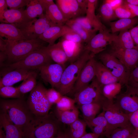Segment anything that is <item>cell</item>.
<instances>
[{
	"instance_id": "obj_56",
	"label": "cell",
	"mask_w": 138,
	"mask_h": 138,
	"mask_svg": "<svg viewBox=\"0 0 138 138\" xmlns=\"http://www.w3.org/2000/svg\"><path fill=\"white\" fill-rule=\"evenodd\" d=\"M6 45L3 38L0 36V50L1 52H5L6 50Z\"/></svg>"
},
{
	"instance_id": "obj_42",
	"label": "cell",
	"mask_w": 138,
	"mask_h": 138,
	"mask_svg": "<svg viewBox=\"0 0 138 138\" xmlns=\"http://www.w3.org/2000/svg\"><path fill=\"white\" fill-rule=\"evenodd\" d=\"M127 86L138 90V65L131 72Z\"/></svg>"
},
{
	"instance_id": "obj_62",
	"label": "cell",
	"mask_w": 138,
	"mask_h": 138,
	"mask_svg": "<svg viewBox=\"0 0 138 138\" xmlns=\"http://www.w3.org/2000/svg\"><path fill=\"white\" fill-rule=\"evenodd\" d=\"M65 138H71L68 132H66Z\"/></svg>"
},
{
	"instance_id": "obj_9",
	"label": "cell",
	"mask_w": 138,
	"mask_h": 138,
	"mask_svg": "<svg viewBox=\"0 0 138 138\" xmlns=\"http://www.w3.org/2000/svg\"><path fill=\"white\" fill-rule=\"evenodd\" d=\"M98 58L100 62L118 79L119 82L122 85L126 86L130 72L126 67L109 52H101Z\"/></svg>"
},
{
	"instance_id": "obj_48",
	"label": "cell",
	"mask_w": 138,
	"mask_h": 138,
	"mask_svg": "<svg viewBox=\"0 0 138 138\" xmlns=\"http://www.w3.org/2000/svg\"><path fill=\"white\" fill-rule=\"evenodd\" d=\"M129 31L135 46L138 48V25Z\"/></svg>"
},
{
	"instance_id": "obj_45",
	"label": "cell",
	"mask_w": 138,
	"mask_h": 138,
	"mask_svg": "<svg viewBox=\"0 0 138 138\" xmlns=\"http://www.w3.org/2000/svg\"><path fill=\"white\" fill-rule=\"evenodd\" d=\"M62 38L68 41L78 44H84L81 37L73 30L65 34Z\"/></svg>"
},
{
	"instance_id": "obj_27",
	"label": "cell",
	"mask_w": 138,
	"mask_h": 138,
	"mask_svg": "<svg viewBox=\"0 0 138 138\" xmlns=\"http://www.w3.org/2000/svg\"><path fill=\"white\" fill-rule=\"evenodd\" d=\"M65 25L78 34L82 38L84 43H87L96 34V29L87 30L76 22L73 19L67 20Z\"/></svg>"
},
{
	"instance_id": "obj_2",
	"label": "cell",
	"mask_w": 138,
	"mask_h": 138,
	"mask_svg": "<svg viewBox=\"0 0 138 138\" xmlns=\"http://www.w3.org/2000/svg\"><path fill=\"white\" fill-rule=\"evenodd\" d=\"M95 56L89 51L84 50L77 60L65 68L57 90L62 96L72 92L84 66L89 60Z\"/></svg>"
},
{
	"instance_id": "obj_21",
	"label": "cell",
	"mask_w": 138,
	"mask_h": 138,
	"mask_svg": "<svg viewBox=\"0 0 138 138\" xmlns=\"http://www.w3.org/2000/svg\"><path fill=\"white\" fill-rule=\"evenodd\" d=\"M61 42L70 64L77 60L84 50V44H78L66 40L62 37Z\"/></svg>"
},
{
	"instance_id": "obj_59",
	"label": "cell",
	"mask_w": 138,
	"mask_h": 138,
	"mask_svg": "<svg viewBox=\"0 0 138 138\" xmlns=\"http://www.w3.org/2000/svg\"><path fill=\"white\" fill-rule=\"evenodd\" d=\"M0 138H5L3 131L0 128Z\"/></svg>"
},
{
	"instance_id": "obj_57",
	"label": "cell",
	"mask_w": 138,
	"mask_h": 138,
	"mask_svg": "<svg viewBox=\"0 0 138 138\" xmlns=\"http://www.w3.org/2000/svg\"><path fill=\"white\" fill-rule=\"evenodd\" d=\"M124 2L132 5L138 6V0H124Z\"/></svg>"
},
{
	"instance_id": "obj_53",
	"label": "cell",
	"mask_w": 138,
	"mask_h": 138,
	"mask_svg": "<svg viewBox=\"0 0 138 138\" xmlns=\"http://www.w3.org/2000/svg\"><path fill=\"white\" fill-rule=\"evenodd\" d=\"M8 56L5 52H0V65L1 67H4L5 64L4 62L7 60Z\"/></svg>"
},
{
	"instance_id": "obj_6",
	"label": "cell",
	"mask_w": 138,
	"mask_h": 138,
	"mask_svg": "<svg viewBox=\"0 0 138 138\" xmlns=\"http://www.w3.org/2000/svg\"><path fill=\"white\" fill-rule=\"evenodd\" d=\"M47 90L44 86L39 83L30 92L27 102L31 112L35 117H43L49 114L52 105L48 99Z\"/></svg>"
},
{
	"instance_id": "obj_23",
	"label": "cell",
	"mask_w": 138,
	"mask_h": 138,
	"mask_svg": "<svg viewBox=\"0 0 138 138\" xmlns=\"http://www.w3.org/2000/svg\"><path fill=\"white\" fill-rule=\"evenodd\" d=\"M0 34L8 41L27 40L21 30L14 24L3 23L0 24Z\"/></svg>"
},
{
	"instance_id": "obj_39",
	"label": "cell",
	"mask_w": 138,
	"mask_h": 138,
	"mask_svg": "<svg viewBox=\"0 0 138 138\" xmlns=\"http://www.w3.org/2000/svg\"><path fill=\"white\" fill-rule=\"evenodd\" d=\"M75 100L69 97L62 96L59 101L56 104V108L62 110L73 109L75 107Z\"/></svg>"
},
{
	"instance_id": "obj_15",
	"label": "cell",
	"mask_w": 138,
	"mask_h": 138,
	"mask_svg": "<svg viewBox=\"0 0 138 138\" xmlns=\"http://www.w3.org/2000/svg\"><path fill=\"white\" fill-rule=\"evenodd\" d=\"M95 56L89 60L82 68L71 92L74 94L88 85L95 77L96 60Z\"/></svg>"
},
{
	"instance_id": "obj_43",
	"label": "cell",
	"mask_w": 138,
	"mask_h": 138,
	"mask_svg": "<svg viewBox=\"0 0 138 138\" xmlns=\"http://www.w3.org/2000/svg\"><path fill=\"white\" fill-rule=\"evenodd\" d=\"M47 96L49 101L52 105L56 104L62 96L59 91L53 88L47 89Z\"/></svg>"
},
{
	"instance_id": "obj_38",
	"label": "cell",
	"mask_w": 138,
	"mask_h": 138,
	"mask_svg": "<svg viewBox=\"0 0 138 138\" xmlns=\"http://www.w3.org/2000/svg\"><path fill=\"white\" fill-rule=\"evenodd\" d=\"M0 96L5 98L17 99L22 98L18 88L12 86H6L0 87Z\"/></svg>"
},
{
	"instance_id": "obj_44",
	"label": "cell",
	"mask_w": 138,
	"mask_h": 138,
	"mask_svg": "<svg viewBox=\"0 0 138 138\" xmlns=\"http://www.w3.org/2000/svg\"><path fill=\"white\" fill-rule=\"evenodd\" d=\"M8 6L10 9H18L27 6L30 0H6Z\"/></svg>"
},
{
	"instance_id": "obj_4",
	"label": "cell",
	"mask_w": 138,
	"mask_h": 138,
	"mask_svg": "<svg viewBox=\"0 0 138 138\" xmlns=\"http://www.w3.org/2000/svg\"><path fill=\"white\" fill-rule=\"evenodd\" d=\"M56 117L49 114L45 116L35 117L32 122L29 138H54L61 131Z\"/></svg>"
},
{
	"instance_id": "obj_24",
	"label": "cell",
	"mask_w": 138,
	"mask_h": 138,
	"mask_svg": "<svg viewBox=\"0 0 138 138\" xmlns=\"http://www.w3.org/2000/svg\"><path fill=\"white\" fill-rule=\"evenodd\" d=\"M43 49L56 63L64 64L68 61L67 56L60 41L52 45L44 47Z\"/></svg>"
},
{
	"instance_id": "obj_37",
	"label": "cell",
	"mask_w": 138,
	"mask_h": 138,
	"mask_svg": "<svg viewBox=\"0 0 138 138\" xmlns=\"http://www.w3.org/2000/svg\"><path fill=\"white\" fill-rule=\"evenodd\" d=\"M99 12L101 16L104 21H109L117 18L114 10L105 0L100 7Z\"/></svg>"
},
{
	"instance_id": "obj_13",
	"label": "cell",
	"mask_w": 138,
	"mask_h": 138,
	"mask_svg": "<svg viewBox=\"0 0 138 138\" xmlns=\"http://www.w3.org/2000/svg\"><path fill=\"white\" fill-rule=\"evenodd\" d=\"M65 68L64 64L50 63L43 66L39 70L42 78L57 90Z\"/></svg>"
},
{
	"instance_id": "obj_60",
	"label": "cell",
	"mask_w": 138,
	"mask_h": 138,
	"mask_svg": "<svg viewBox=\"0 0 138 138\" xmlns=\"http://www.w3.org/2000/svg\"><path fill=\"white\" fill-rule=\"evenodd\" d=\"M132 133L135 135L136 138H138V130L134 129Z\"/></svg>"
},
{
	"instance_id": "obj_14",
	"label": "cell",
	"mask_w": 138,
	"mask_h": 138,
	"mask_svg": "<svg viewBox=\"0 0 138 138\" xmlns=\"http://www.w3.org/2000/svg\"><path fill=\"white\" fill-rule=\"evenodd\" d=\"M131 72L138 65V48L124 49L112 45L109 52Z\"/></svg>"
},
{
	"instance_id": "obj_54",
	"label": "cell",
	"mask_w": 138,
	"mask_h": 138,
	"mask_svg": "<svg viewBox=\"0 0 138 138\" xmlns=\"http://www.w3.org/2000/svg\"><path fill=\"white\" fill-rule=\"evenodd\" d=\"M39 1L43 5L45 10L50 5L54 3L53 0H39Z\"/></svg>"
},
{
	"instance_id": "obj_32",
	"label": "cell",
	"mask_w": 138,
	"mask_h": 138,
	"mask_svg": "<svg viewBox=\"0 0 138 138\" xmlns=\"http://www.w3.org/2000/svg\"><path fill=\"white\" fill-rule=\"evenodd\" d=\"M45 9L39 0H30L25 11L30 19L33 20L44 14Z\"/></svg>"
},
{
	"instance_id": "obj_25",
	"label": "cell",
	"mask_w": 138,
	"mask_h": 138,
	"mask_svg": "<svg viewBox=\"0 0 138 138\" xmlns=\"http://www.w3.org/2000/svg\"><path fill=\"white\" fill-rule=\"evenodd\" d=\"M96 77L102 85L119 82L118 79L114 76L102 63L97 61L96 63Z\"/></svg>"
},
{
	"instance_id": "obj_7",
	"label": "cell",
	"mask_w": 138,
	"mask_h": 138,
	"mask_svg": "<svg viewBox=\"0 0 138 138\" xmlns=\"http://www.w3.org/2000/svg\"><path fill=\"white\" fill-rule=\"evenodd\" d=\"M102 112L108 123L113 130L131 125L128 115L124 113L113 100L106 99L101 104Z\"/></svg>"
},
{
	"instance_id": "obj_20",
	"label": "cell",
	"mask_w": 138,
	"mask_h": 138,
	"mask_svg": "<svg viewBox=\"0 0 138 138\" xmlns=\"http://www.w3.org/2000/svg\"><path fill=\"white\" fill-rule=\"evenodd\" d=\"M0 128L3 131L5 138H25L21 130L9 119L6 114L1 110Z\"/></svg>"
},
{
	"instance_id": "obj_8",
	"label": "cell",
	"mask_w": 138,
	"mask_h": 138,
	"mask_svg": "<svg viewBox=\"0 0 138 138\" xmlns=\"http://www.w3.org/2000/svg\"><path fill=\"white\" fill-rule=\"evenodd\" d=\"M102 86L95 77L88 85L74 94L76 103L79 106L91 103L101 105L106 99L102 93Z\"/></svg>"
},
{
	"instance_id": "obj_30",
	"label": "cell",
	"mask_w": 138,
	"mask_h": 138,
	"mask_svg": "<svg viewBox=\"0 0 138 138\" xmlns=\"http://www.w3.org/2000/svg\"><path fill=\"white\" fill-rule=\"evenodd\" d=\"M45 12V15L53 24L60 25H65L67 21L57 6L54 3L48 6Z\"/></svg>"
},
{
	"instance_id": "obj_16",
	"label": "cell",
	"mask_w": 138,
	"mask_h": 138,
	"mask_svg": "<svg viewBox=\"0 0 138 138\" xmlns=\"http://www.w3.org/2000/svg\"><path fill=\"white\" fill-rule=\"evenodd\" d=\"M33 20L28 17L25 10L22 8L18 9H8L4 13L0 21L3 23L14 24L20 29Z\"/></svg>"
},
{
	"instance_id": "obj_28",
	"label": "cell",
	"mask_w": 138,
	"mask_h": 138,
	"mask_svg": "<svg viewBox=\"0 0 138 138\" xmlns=\"http://www.w3.org/2000/svg\"><path fill=\"white\" fill-rule=\"evenodd\" d=\"M112 45L124 49L138 48L134 43L129 31L127 30L120 32L116 35L111 44Z\"/></svg>"
},
{
	"instance_id": "obj_41",
	"label": "cell",
	"mask_w": 138,
	"mask_h": 138,
	"mask_svg": "<svg viewBox=\"0 0 138 138\" xmlns=\"http://www.w3.org/2000/svg\"><path fill=\"white\" fill-rule=\"evenodd\" d=\"M114 12L116 17L120 19L132 18L135 17L130 9L123 4L115 9Z\"/></svg>"
},
{
	"instance_id": "obj_17",
	"label": "cell",
	"mask_w": 138,
	"mask_h": 138,
	"mask_svg": "<svg viewBox=\"0 0 138 138\" xmlns=\"http://www.w3.org/2000/svg\"><path fill=\"white\" fill-rule=\"evenodd\" d=\"M56 4L67 21L86 14L80 8L77 0H56Z\"/></svg>"
},
{
	"instance_id": "obj_3",
	"label": "cell",
	"mask_w": 138,
	"mask_h": 138,
	"mask_svg": "<svg viewBox=\"0 0 138 138\" xmlns=\"http://www.w3.org/2000/svg\"><path fill=\"white\" fill-rule=\"evenodd\" d=\"M6 45L7 64L13 63L23 59L32 53L42 49L46 42L38 38L35 39L8 41L3 38Z\"/></svg>"
},
{
	"instance_id": "obj_22",
	"label": "cell",
	"mask_w": 138,
	"mask_h": 138,
	"mask_svg": "<svg viewBox=\"0 0 138 138\" xmlns=\"http://www.w3.org/2000/svg\"><path fill=\"white\" fill-rule=\"evenodd\" d=\"M32 71L18 68L6 73L0 79V87L6 86H12L17 83L23 80Z\"/></svg>"
},
{
	"instance_id": "obj_61",
	"label": "cell",
	"mask_w": 138,
	"mask_h": 138,
	"mask_svg": "<svg viewBox=\"0 0 138 138\" xmlns=\"http://www.w3.org/2000/svg\"><path fill=\"white\" fill-rule=\"evenodd\" d=\"M128 138H136L135 135L132 133Z\"/></svg>"
},
{
	"instance_id": "obj_46",
	"label": "cell",
	"mask_w": 138,
	"mask_h": 138,
	"mask_svg": "<svg viewBox=\"0 0 138 138\" xmlns=\"http://www.w3.org/2000/svg\"><path fill=\"white\" fill-rule=\"evenodd\" d=\"M84 28L89 30L94 29L86 16L79 17L73 19Z\"/></svg>"
},
{
	"instance_id": "obj_34",
	"label": "cell",
	"mask_w": 138,
	"mask_h": 138,
	"mask_svg": "<svg viewBox=\"0 0 138 138\" xmlns=\"http://www.w3.org/2000/svg\"><path fill=\"white\" fill-rule=\"evenodd\" d=\"M36 71V70H34L31 72L17 87L22 96L24 94L31 92L37 85L36 78L37 73Z\"/></svg>"
},
{
	"instance_id": "obj_50",
	"label": "cell",
	"mask_w": 138,
	"mask_h": 138,
	"mask_svg": "<svg viewBox=\"0 0 138 138\" xmlns=\"http://www.w3.org/2000/svg\"><path fill=\"white\" fill-rule=\"evenodd\" d=\"M6 0H0V19L2 17L4 13L8 9Z\"/></svg>"
},
{
	"instance_id": "obj_51",
	"label": "cell",
	"mask_w": 138,
	"mask_h": 138,
	"mask_svg": "<svg viewBox=\"0 0 138 138\" xmlns=\"http://www.w3.org/2000/svg\"><path fill=\"white\" fill-rule=\"evenodd\" d=\"M123 4L130 9L135 17L138 16V6L133 5L126 3L124 2V0Z\"/></svg>"
},
{
	"instance_id": "obj_40",
	"label": "cell",
	"mask_w": 138,
	"mask_h": 138,
	"mask_svg": "<svg viewBox=\"0 0 138 138\" xmlns=\"http://www.w3.org/2000/svg\"><path fill=\"white\" fill-rule=\"evenodd\" d=\"M134 129L132 125L116 128L113 130L108 138H128Z\"/></svg>"
},
{
	"instance_id": "obj_10",
	"label": "cell",
	"mask_w": 138,
	"mask_h": 138,
	"mask_svg": "<svg viewBox=\"0 0 138 138\" xmlns=\"http://www.w3.org/2000/svg\"><path fill=\"white\" fill-rule=\"evenodd\" d=\"M33 19L20 29L27 40L35 39L51 26L56 25L45 14Z\"/></svg>"
},
{
	"instance_id": "obj_31",
	"label": "cell",
	"mask_w": 138,
	"mask_h": 138,
	"mask_svg": "<svg viewBox=\"0 0 138 138\" xmlns=\"http://www.w3.org/2000/svg\"><path fill=\"white\" fill-rule=\"evenodd\" d=\"M138 23V18L120 19L116 21L109 22L111 32L113 33L117 32L127 30Z\"/></svg>"
},
{
	"instance_id": "obj_12",
	"label": "cell",
	"mask_w": 138,
	"mask_h": 138,
	"mask_svg": "<svg viewBox=\"0 0 138 138\" xmlns=\"http://www.w3.org/2000/svg\"><path fill=\"white\" fill-rule=\"evenodd\" d=\"M116 36L110 34L106 28L95 35L84 45V50L89 51L95 55L103 51L107 45L111 44Z\"/></svg>"
},
{
	"instance_id": "obj_18",
	"label": "cell",
	"mask_w": 138,
	"mask_h": 138,
	"mask_svg": "<svg viewBox=\"0 0 138 138\" xmlns=\"http://www.w3.org/2000/svg\"><path fill=\"white\" fill-rule=\"evenodd\" d=\"M86 122L93 133L100 136H105L108 138L114 130L108 123L102 112L93 120Z\"/></svg>"
},
{
	"instance_id": "obj_11",
	"label": "cell",
	"mask_w": 138,
	"mask_h": 138,
	"mask_svg": "<svg viewBox=\"0 0 138 138\" xmlns=\"http://www.w3.org/2000/svg\"><path fill=\"white\" fill-rule=\"evenodd\" d=\"M126 87V90L120 93L113 101L124 113L128 115L138 109V90Z\"/></svg>"
},
{
	"instance_id": "obj_52",
	"label": "cell",
	"mask_w": 138,
	"mask_h": 138,
	"mask_svg": "<svg viewBox=\"0 0 138 138\" xmlns=\"http://www.w3.org/2000/svg\"><path fill=\"white\" fill-rule=\"evenodd\" d=\"M80 9L86 14L88 6V0H77Z\"/></svg>"
},
{
	"instance_id": "obj_35",
	"label": "cell",
	"mask_w": 138,
	"mask_h": 138,
	"mask_svg": "<svg viewBox=\"0 0 138 138\" xmlns=\"http://www.w3.org/2000/svg\"><path fill=\"white\" fill-rule=\"evenodd\" d=\"M70 125L68 133L71 138H80L86 133L87 124L84 120L78 118Z\"/></svg>"
},
{
	"instance_id": "obj_19",
	"label": "cell",
	"mask_w": 138,
	"mask_h": 138,
	"mask_svg": "<svg viewBox=\"0 0 138 138\" xmlns=\"http://www.w3.org/2000/svg\"><path fill=\"white\" fill-rule=\"evenodd\" d=\"M73 30L65 25H56L51 26L41 34L39 38L47 43L48 45L54 44L55 41L59 38Z\"/></svg>"
},
{
	"instance_id": "obj_47",
	"label": "cell",
	"mask_w": 138,
	"mask_h": 138,
	"mask_svg": "<svg viewBox=\"0 0 138 138\" xmlns=\"http://www.w3.org/2000/svg\"><path fill=\"white\" fill-rule=\"evenodd\" d=\"M128 115L131 125L135 129L138 130V109Z\"/></svg>"
},
{
	"instance_id": "obj_33",
	"label": "cell",
	"mask_w": 138,
	"mask_h": 138,
	"mask_svg": "<svg viewBox=\"0 0 138 138\" xmlns=\"http://www.w3.org/2000/svg\"><path fill=\"white\" fill-rule=\"evenodd\" d=\"M79 106L85 122L91 121L95 118L102 108L101 104L98 103L86 104Z\"/></svg>"
},
{
	"instance_id": "obj_36",
	"label": "cell",
	"mask_w": 138,
	"mask_h": 138,
	"mask_svg": "<svg viewBox=\"0 0 138 138\" xmlns=\"http://www.w3.org/2000/svg\"><path fill=\"white\" fill-rule=\"evenodd\" d=\"M122 86L119 82L102 85V94L107 99L113 100L120 93Z\"/></svg>"
},
{
	"instance_id": "obj_55",
	"label": "cell",
	"mask_w": 138,
	"mask_h": 138,
	"mask_svg": "<svg viewBox=\"0 0 138 138\" xmlns=\"http://www.w3.org/2000/svg\"><path fill=\"white\" fill-rule=\"evenodd\" d=\"M100 136L93 133H86L80 138H99Z\"/></svg>"
},
{
	"instance_id": "obj_5",
	"label": "cell",
	"mask_w": 138,
	"mask_h": 138,
	"mask_svg": "<svg viewBox=\"0 0 138 138\" xmlns=\"http://www.w3.org/2000/svg\"><path fill=\"white\" fill-rule=\"evenodd\" d=\"M43 48L32 53L18 62L5 64L1 74L3 75L10 71L18 68L32 71L39 70L43 66L52 63V60Z\"/></svg>"
},
{
	"instance_id": "obj_29",
	"label": "cell",
	"mask_w": 138,
	"mask_h": 138,
	"mask_svg": "<svg viewBox=\"0 0 138 138\" xmlns=\"http://www.w3.org/2000/svg\"><path fill=\"white\" fill-rule=\"evenodd\" d=\"M55 114L59 122L69 125L79 118V111L76 107L65 110H61L56 108Z\"/></svg>"
},
{
	"instance_id": "obj_49",
	"label": "cell",
	"mask_w": 138,
	"mask_h": 138,
	"mask_svg": "<svg viewBox=\"0 0 138 138\" xmlns=\"http://www.w3.org/2000/svg\"><path fill=\"white\" fill-rule=\"evenodd\" d=\"M105 1L114 10L121 6L123 3V0H106Z\"/></svg>"
},
{
	"instance_id": "obj_58",
	"label": "cell",
	"mask_w": 138,
	"mask_h": 138,
	"mask_svg": "<svg viewBox=\"0 0 138 138\" xmlns=\"http://www.w3.org/2000/svg\"><path fill=\"white\" fill-rule=\"evenodd\" d=\"M66 132H60L54 138H65Z\"/></svg>"
},
{
	"instance_id": "obj_1",
	"label": "cell",
	"mask_w": 138,
	"mask_h": 138,
	"mask_svg": "<svg viewBox=\"0 0 138 138\" xmlns=\"http://www.w3.org/2000/svg\"><path fill=\"white\" fill-rule=\"evenodd\" d=\"M1 110L22 131L25 138H28L32 122L35 117L23 98L0 100Z\"/></svg>"
},
{
	"instance_id": "obj_26",
	"label": "cell",
	"mask_w": 138,
	"mask_h": 138,
	"mask_svg": "<svg viewBox=\"0 0 138 138\" xmlns=\"http://www.w3.org/2000/svg\"><path fill=\"white\" fill-rule=\"evenodd\" d=\"M98 1L88 0L86 17L94 29L100 31L106 29L95 14V10Z\"/></svg>"
}]
</instances>
